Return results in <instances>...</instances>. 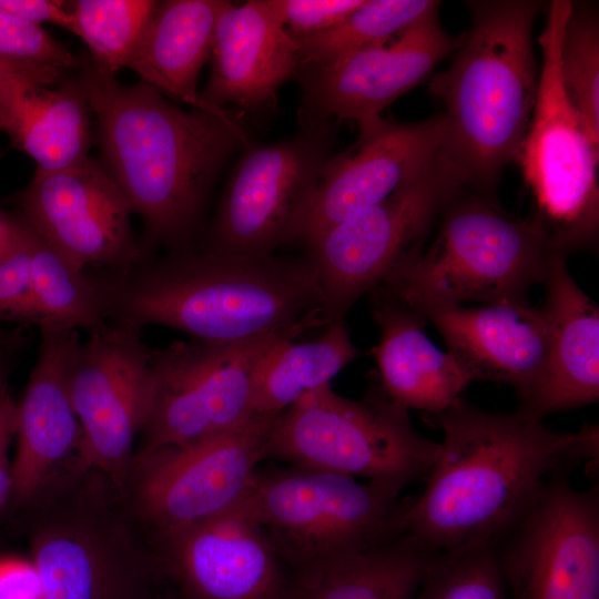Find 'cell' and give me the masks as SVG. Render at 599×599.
Returning <instances> with one entry per match:
<instances>
[{
	"label": "cell",
	"instance_id": "ffe728a7",
	"mask_svg": "<svg viewBox=\"0 0 599 599\" xmlns=\"http://www.w3.org/2000/svg\"><path fill=\"white\" fill-rule=\"evenodd\" d=\"M35 365L17 402V449L11 460L8 515L19 510L49 475L75 454L80 425L69 390L70 370L81 343L78 329L41 326Z\"/></svg>",
	"mask_w": 599,
	"mask_h": 599
},
{
	"label": "cell",
	"instance_id": "6da1fadb",
	"mask_svg": "<svg viewBox=\"0 0 599 599\" xmlns=\"http://www.w3.org/2000/svg\"><path fill=\"white\" fill-rule=\"evenodd\" d=\"M427 416L444 434L440 451L399 527L430 552L497 547L551 480L598 459L595 424L558 433L524 410L487 412L463 397Z\"/></svg>",
	"mask_w": 599,
	"mask_h": 599
},
{
	"label": "cell",
	"instance_id": "7a4b0ae2",
	"mask_svg": "<svg viewBox=\"0 0 599 599\" xmlns=\"http://www.w3.org/2000/svg\"><path fill=\"white\" fill-rule=\"evenodd\" d=\"M90 277L106 322L140 331L163 325L197 341L238 342L301 335L331 323L307 255L250 257L182 248Z\"/></svg>",
	"mask_w": 599,
	"mask_h": 599
},
{
	"label": "cell",
	"instance_id": "f546056e",
	"mask_svg": "<svg viewBox=\"0 0 599 599\" xmlns=\"http://www.w3.org/2000/svg\"><path fill=\"white\" fill-rule=\"evenodd\" d=\"M434 0H365L336 26L307 35H293L300 64L325 63L383 44L437 11Z\"/></svg>",
	"mask_w": 599,
	"mask_h": 599
},
{
	"label": "cell",
	"instance_id": "836d02e7",
	"mask_svg": "<svg viewBox=\"0 0 599 599\" xmlns=\"http://www.w3.org/2000/svg\"><path fill=\"white\" fill-rule=\"evenodd\" d=\"M34 241L35 232L27 223L23 233L0 255V322L39 324L31 282Z\"/></svg>",
	"mask_w": 599,
	"mask_h": 599
},
{
	"label": "cell",
	"instance_id": "4fadbf2b",
	"mask_svg": "<svg viewBox=\"0 0 599 599\" xmlns=\"http://www.w3.org/2000/svg\"><path fill=\"white\" fill-rule=\"evenodd\" d=\"M331 150V123L248 148L226 183L207 248L261 257L298 241Z\"/></svg>",
	"mask_w": 599,
	"mask_h": 599
},
{
	"label": "cell",
	"instance_id": "9a60e30c",
	"mask_svg": "<svg viewBox=\"0 0 599 599\" xmlns=\"http://www.w3.org/2000/svg\"><path fill=\"white\" fill-rule=\"evenodd\" d=\"M150 354L140 329L108 323L80 343L70 370V397L80 425L75 456L118 485L146 410Z\"/></svg>",
	"mask_w": 599,
	"mask_h": 599
},
{
	"label": "cell",
	"instance_id": "ab89813d",
	"mask_svg": "<svg viewBox=\"0 0 599 599\" xmlns=\"http://www.w3.org/2000/svg\"><path fill=\"white\" fill-rule=\"evenodd\" d=\"M17 402L7 394L0 400V453L9 448L16 433Z\"/></svg>",
	"mask_w": 599,
	"mask_h": 599
},
{
	"label": "cell",
	"instance_id": "30bf717a",
	"mask_svg": "<svg viewBox=\"0 0 599 599\" xmlns=\"http://www.w3.org/2000/svg\"><path fill=\"white\" fill-rule=\"evenodd\" d=\"M295 333L238 342L175 341L150 354V390L134 454L237 428L255 415L261 367Z\"/></svg>",
	"mask_w": 599,
	"mask_h": 599
},
{
	"label": "cell",
	"instance_id": "d590c367",
	"mask_svg": "<svg viewBox=\"0 0 599 599\" xmlns=\"http://www.w3.org/2000/svg\"><path fill=\"white\" fill-rule=\"evenodd\" d=\"M365 0H270L286 30L307 35L327 30L349 16Z\"/></svg>",
	"mask_w": 599,
	"mask_h": 599
},
{
	"label": "cell",
	"instance_id": "484cf974",
	"mask_svg": "<svg viewBox=\"0 0 599 599\" xmlns=\"http://www.w3.org/2000/svg\"><path fill=\"white\" fill-rule=\"evenodd\" d=\"M226 3L223 0L159 2L128 68L161 93L196 109L223 111L204 103L196 85L200 71L210 59L216 21Z\"/></svg>",
	"mask_w": 599,
	"mask_h": 599
},
{
	"label": "cell",
	"instance_id": "9c48e42d",
	"mask_svg": "<svg viewBox=\"0 0 599 599\" xmlns=\"http://www.w3.org/2000/svg\"><path fill=\"white\" fill-rule=\"evenodd\" d=\"M400 489L300 467L255 471L241 507L291 571L367 549L402 535Z\"/></svg>",
	"mask_w": 599,
	"mask_h": 599
},
{
	"label": "cell",
	"instance_id": "603a6c76",
	"mask_svg": "<svg viewBox=\"0 0 599 599\" xmlns=\"http://www.w3.org/2000/svg\"><path fill=\"white\" fill-rule=\"evenodd\" d=\"M551 334L545 373L518 409L538 418L599 398V307L554 254L544 280Z\"/></svg>",
	"mask_w": 599,
	"mask_h": 599
},
{
	"label": "cell",
	"instance_id": "e575fe53",
	"mask_svg": "<svg viewBox=\"0 0 599 599\" xmlns=\"http://www.w3.org/2000/svg\"><path fill=\"white\" fill-rule=\"evenodd\" d=\"M0 57L48 64L62 70L78 69V57L41 26L0 9Z\"/></svg>",
	"mask_w": 599,
	"mask_h": 599
},
{
	"label": "cell",
	"instance_id": "7402d4cb",
	"mask_svg": "<svg viewBox=\"0 0 599 599\" xmlns=\"http://www.w3.org/2000/svg\"><path fill=\"white\" fill-rule=\"evenodd\" d=\"M211 72L201 99L207 105L256 111L275 103L300 60L290 32L270 0L227 1L216 21Z\"/></svg>",
	"mask_w": 599,
	"mask_h": 599
},
{
	"label": "cell",
	"instance_id": "44dd1931",
	"mask_svg": "<svg viewBox=\"0 0 599 599\" xmlns=\"http://www.w3.org/2000/svg\"><path fill=\"white\" fill-rule=\"evenodd\" d=\"M426 318L474 380L510 385L522 402L545 373L550 323L545 308L527 298L437 308Z\"/></svg>",
	"mask_w": 599,
	"mask_h": 599
},
{
	"label": "cell",
	"instance_id": "5bb4252c",
	"mask_svg": "<svg viewBox=\"0 0 599 599\" xmlns=\"http://www.w3.org/2000/svg\"><path fill=\"white\" fill-rule=\"evenodd\" d=\"M512 599H599V488L551 480L496 547Z\"/></svg>",
	"mask_w": 599,
	"mask_h": 599
},
{
	"label": "cell",
	"instance_id": "f35d334b",
	"mask_svg": "<svg viewBox=\"0 0 599 599\" xmlns=\"http://www.w3.org/2000/svg\"><path fill=\"white\" fill-rule=\"evenodd\" d=\"M65 72L48 64L0 57V83L9 79L22 78L52 85L65 79Z\"/></svg>",
	"mask_w": 599,
	"mask_h": 599
},
{
	"label": "cell",
	"instance_id": "ac0fdd59",
	"mask_svg": "<svg viewBox=\"0 0 599 599\" xmlns=\"http://www.w3.org/2000/svg\"><path fill=\"white\" fill-rule=\"evenodd\" d=\"M165 582L186 599H285L291 569L238 501L154 535Z\"/></svg>",
	"mask_w": 599,
	"mask_h": 599
},
{
	"label": "cell",
	"instance_id": "52a82bcc",
	"mask_svg": "<svg viewBox=\"0 0 599 599\" xmlns=\"http://www.w3.org/2000/svg\"><path fill=\"white\" fill-rule=\"evenodd\" d=\"M439 451L440 443L414 428L408 409L393 402L373 374L358 400L329 385L301 396L277 415L265 457L402 490L426 477Z\"/></svg>",
	"mask_w": 599,
	"mask_h": 599
},
{
	"label": "cell",
	"instance_id": "83f0119b",
	"mask_svg": "<svg viewBox=\"0 0 599 599\" xmlns=\"http://www.w3.org/2000/svg\"><path fill=\"white\" fill-rule=\"evenodd\" d=\"M358 356L344 318L326 325L309 341H284L268 355L256 377L254 414L277 415L304 394L329 385L331 379Z\"/></svg>",
	"mask_w": 599,
	"mask_h": 599
},
{
	"label": "cell",
	"instance_id": "277c9868",
	"mask_svg": "<svg viewBox=\"0 0 599 599\" xmlns=\"http://www.w3.org/2000/svg\"><path fill=\"white\" fill-rule=\"evenodd\" d=\"M42 599H149L164 583L154 535L109 475L75 454L11 515Z\"/></svg>",
	"mask_w": 599,
	"mask_h": 599
},
{
	"label": "cell",
	"instance_id": "d4e9b609",
	"mask_svg": "<svg viewBox=\"0 0 599 599\" xmlns=\"http://www.w3.org/2000/svg\"><path fill=\"white\" fill-rule=\"evenodd\" d=\"M90 112L79 77L52 85L22 78L0 83V131L39 171L63 170L89 156Z\"/></svg>",
	"mask_w": 599,
	"mask_h": 599
},
{
	"label": "cell",
	"instance_id": "60d3db41",
	"mask_svg": "<svg viewBox=\"0 0 599 599\" xmlns=\"http://www.w3.org/2000/svg\"><path fill=\"white\" fill-rule=\"evenodd\" d=\"M27 223L0 209V255L23 233Z\"/></svg>",
	"mask_w": 599,
	"mask_h": 599
},
{
	"label": "cell",
	"instance_id": "74e56055",
	"mask_svg": "<svg viewBox=\"0 0 599 599\" xmlns=\"http://www.w3.org/2000/svg\"><path fill=\"white\" fill-rule=\"evenodd\" d=\"M0 599H42L40 579L31 561L0 560Z\"/></svg>",
	"mask_w": 599,
	"mask_h": 599
},
{
	"label": "cell",
	"instance_id": "3957f363",
	"mask_svg": "<svg viewBox=\"0 0 599 599\" xmlns=\"http://www.w3.org/2000/svg\"><path fill=\"white\" fill-rule=\"evenodd\" d=\"M102 163L151 243L181 250L224 163L246 134L229 111L182 110L140 81L124 84L78 57Z\"/></svg>",
	"mask_w": 599,
	"mask_h": 599
},
{
	"label": "cell",
	"instance_id": "ee69618b",
	"mask_svg": "<svg viewBox=\"0 0 599 599\" xmlns=\"http://www.w3.org/2000/svg\"><path fill=\"white\" fill-rule=\"evenodd\" d=\"M149 599H186L179 590L165 582Z\"/></svg>",
	"mask_w": 599,
	"mask_h": 599
},
{
	"label": "cell",
	"instance_id": "8992f818",
	"mask_svg": "<svg viewBox=\"0 0 599 599\" xmlns=\"http://www.w3.org/2000/svg\"><path fill=\"white\" fill-rule=\"evenodd\" d=\"M437 222L434 240L370 292L425 318L429 311L469 302L527 298L558 254L531 222L510 215L496 195L469 186L447 202Z\"/></svg>",
	"mask_w": 599,
	"mask_h": 599
},
{
	"label": "cell",
	"instance_id": "f1b7e54d",
	"mask_svg": "<svg viewBox=\"0 0 599 599\" xmlns=\"http://www.w3.org/2000/svg\"><path fill=\"white\" fill-rule=\"evenodd\" d=\"M31 282L38 327L84 329L89 334L108 324L99 292L89 274L37 233Z\"/></svg>",
	"mask_w": 599,
	"mask_h": 599
},
{
	"label": "cell",
	"instance_id": "7c38bea8",
	"mask_svg": "<svg viewBox=\"0 0 599 599\" xmlns=\"http://www.w3.org/2000/svg\"><path fill=\"white\" fill-rule=\"evenodd\" d=\"M277 415L257 414L231 430L134 454L120 484L125 500L153 535L225 511L265 457Z\"/></svg>",
	"mask_w": 599,
	"mask_h": 599
},
{
	"label": "cell",
	"instance_id": "cb8c5ba5",
	"mask_svg": "<svg viewBox=\"0 0 599 599\" xmlns=\"http://www.w3.org/2000/svg\"><path fill=\"white\" fill-rule=\"evenodd\" d=\"M372 314L380 329L373 349L378 380L399 406L439 413L458 398L469 383L468 370L425 334L427 319L374 292Z\"/></svg>",
	"mask_w": 599,
	"mask_h": 599
},
{
	"label": "cell",
	"instance_id": "e0dca14e",
	"mask_svg": "<svg viewBox=\"0 0 599 599\" xmlns=\"http://www.w3.org/2000/svg\"><path fill=\"white\" fill-rule=\"evenodd\" d=\"M18 203L28 225L83 271L121 272L146 258L124 194L95 159L53 172L35 170Z\"/></svg>",
	"mask_w": 599,
	"mask_h": 599
},
{
	"label": "cell",
	"instance_id": "1f68e13d",
	"mask_svg": "<svg viewBox=\"0 0 599 599\" xmlns=\"http://www.w3.org/2000/svg\"><path fill=\"white\" fill-rule=\"evenodd\" d=\"M559 65L566 94L599 151V23L597 13L585 3L572 2Z\"/></svg>",
	"mask_w": 599,
	"mask_h": 599
},
{
	"label": "cell",
	"instance_id": "5b68a950",
	"mask_svg": "<svg viewBox=\"0 0 599 599\" xmlns=\"http://www.w3.org/2000/svg\"><path fill=\"white\" fill-rule=\"evenodd\" d=\"M470 27L429 93L443 101L444 152L469 187L496 195L504 169L517 160L536 101L532 29L542 4L471 1Z\"/></svg>",
	"mask_w": 599,
	"mask_h": 599
},
{
	"label": "cell",
	"instance_id": "8d00e7d4",
	"mask_svg": "<svg viewBox=\"0 0 599 599\" xmlns=\"http://www.w3.org/2000/svg\"><path fill=\"white\" fill-rule=\"evenodd\" d=\"M0 9L31 23L50 22L77 34L74 17L64 1L0 0Z\"/></svg>",
	"mask_w": 599,
	"mask_h": 599
},
{
	"label": "cell",
	"instance_id": "ba28073f",
	"mask_svg": "<svg viewBox=\"0 0 599 599\" xmlns=\"http://www.w3.org/2000/svg\"><path fill=\"white\" fill-rule=\"evenodd\" d=\"M571 7L570 0H552L548 6L538 38L542 67L536 101L516 160L531 195L527 220L566 257L593 248L599 230V151L560 77V44Z\"/></svg>",
	"mask_w": 599,
	"mask_h": 599
},
{
	"label": "cell",
	"instance_id": "b9f144b4",
	"mask_svg": "<svg viewBox=\"0 0 599 599\" xmlns=\"http://www.w3.org/2000/svg\"><path fill=\"white\" fill-rule=\"evenodd\" d=\"M16 345L17 341L13 335L0 341V400L9 394L8 382Z\"/></svg>",
	"mask_w": 599,
	"mask_h": 599
},
{
	"label": "cell",
	"instance_id": "7bdbcfd3",
	"mask_svg": "<svg viewBox=\"0 0 599 599\" xmlns=\"http://www.w3.org/2000/svg\"><path fill=\"white\" fill-rule=\"evenodd\" d=\"M12 487L11 461L8 449L0 453V511L6 507L10 498Z\"/></svg>",
	"mask_w": 599,
	"mask_h": 599
},
{
	"label": "cell",
	"instance_id": "8fae6325",
	"mask_svg": "<svg viewBox=\"0 0 599 599\" xmlns=\"http://www.w3.org/2000/svg\"><path fill=\"white\" fill-rule=\"evenodd\" d=\"M465 186L466 177L444 153L395 193L307 245L331 322L345 318L363 294L426 244L444 206Z\"/></svg>",
	"mask_w": 599,
	"mask_h": 599
},
{
	"label": "cell",
	"instance_id": "4316f807",
	"mask_svg": "<svg viewBox=\"0 0 599 599\" xmlns=\"http://www.w3.org/2000/svg\"><path fill=\"white\" fill-rule=\"evenodd\" d=\"M433 554L402 534L291 571L285 599H414Z\"/></svg>",
	"mask_w": 599,
	"mask_h": 599
},
{
	"label": "cell",
	"instance_id": "f6af8a7d",
	"mask_svg": "<svg viewBox=\"0 0 599 599\" xmlns=\"http://www.w3.org/2000/svg\"><path fill=\"white\" fill-rule=\"evenodd\" d=\"M9 336H10V334H6V333L0 328V341L7 338V337H9Z\"/></svg>",
	"mask_w": 599,
	"mask_h": 599
},
{
	"label": "cell",
	"instance_id": "d6986e66",
	"mask_svg": "<svg viewBox=\"0 0 599 599\" xmlns=\"http://www.w3.org/2000/svg\"><path fill=\"white\" fill-rule=\"evenodd\" d=\"M358 126L354 148L325 165L298 240L306 246L395 193L445 153L440 114L410 123L378 116Z\"/></svg>",
	"mask_w": 599,
	"mask_h": 599
},
{
	"label": "cell",
	"instance_id": "d6a6232c",
	"mask_svg": "<svg viewBox=\"0 0 599 599\" xmlns=\"http://www.w3.org/2000/svg\"><path fill=\"white\" fill-rule=\"evenodd\" d=\"M416 595V599H507L496 547L434 552Z\"/></svg>",
	"mask_w": 599,
	"mask_h": 599
},
{
	"label": "cell",
	"instance_id": "2e32d148",
	"mask_svg": "<svg viewBox=\"0 0 599 599\" xmlns=\"http://www.w3.org/2000/svg\"><path fill=\"white\" fill-rule=\"evenodd\" d=\"M459 37L440 26L438 10L386 43L325 63L300 64L298 122L304 128L380 116L382 110L419 84L447 55Z\"/></svg>",
	"mask_w": 599,
	"mask_h": 599
},
{
	"label": "cell",
	"instance_id": "4dcf8cb0",
	"mask_svg": "<svg viewBox=\"0 0 599 599\" xmlns=\"http://www.w3.org/2000/svg\"><path fill=\"white\" fill-rule=\"evenodd\" d=\"M154 0H75L68 2L77 34L102 71L115 75L128 68L154 17Z\"/></svg>",
	"mask_w": 599,
	"mask_h": 599
}]
</instances>
